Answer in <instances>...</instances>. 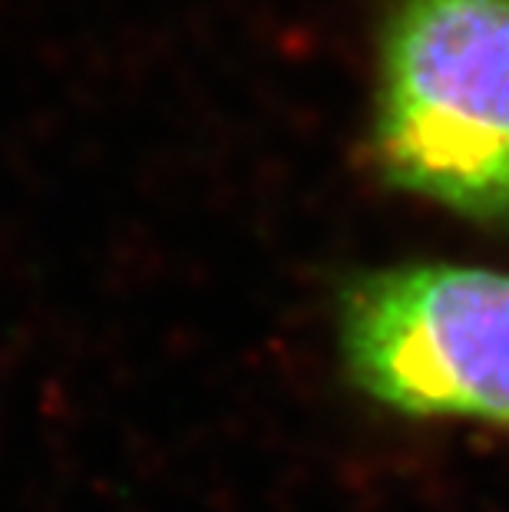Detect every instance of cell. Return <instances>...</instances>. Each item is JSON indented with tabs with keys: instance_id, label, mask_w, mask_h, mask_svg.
I'll return each instance as SVG.
<instances>
[{
	"instance_id": "obj_1",
	"label": "cell",
	"mask_w": 509,
	"mask_h": 512,
	"mask_svg": "<svg viewBox=\"0 0 509 512\" xmlns=\"http://www.w3.org/2000/svg\"><path fill=\"white\" fill-rule=\"evenodd\" d=\"M371 159L397 192L509 228V0H391Z\"/></svg>"
},
{
	"instance_id": "obj_2",
	"label": "cell",
	"mask_w": 509,
	"mask_h": 512,
	"mask_svg": "<svg viewBox=\"0 0 509 512\" xmlns=\"http://www.w3.org/2000/svg\"><path fill=\"white\" fill-rule=\"evenodd\" d=\"M341 364L400 417L509 430V271L404 261L338 294Z\"/></svg>"
}]
</instances>
